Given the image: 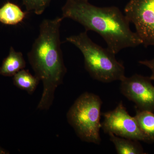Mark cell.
I'll list each match as a JSON object with an SVG mask.
<instances>
[{"label":"cell","instance_id":"1","mask_svg":"<svg viewBox=\"0 0 154 154\" xmlns=\"http://www.w3.org/2000/svg\"><path fill=\"white\" fill-rule=\"evenodd\" d=\"M62 11L63 19H72L86 31L99 34L107 48L116 54L125 48L142 44L137 33L131 30L129 20L117 7H97L89 0H66Z\"/></svg>","mask_w":154,"mask_h":154},{"label":"cell","instance_id":"2","mask_svg":"<svg viewBox=\"0 0 154 154\" xmlns=\"http://www.w3.org/2000/svg\"><path fill=\"white\" fill-rule=\"evenodd\" d=\"M62 17L45 19L39 26V33L28 53V61L35 75L42 82L43 92L37 108L47 110L52 105L54 93L62 83L66 69L61 48L60 28Z\"/></svg>","mask_w":154,"mask_h":154},{"label":"cell","instance_id":"3","mask_svg":"<svg viewBox=\"0 0 154 154\" xmlns=\"http://www.w3.org/2000/svg\"><path fill=\"white\" fill-rule=\"evenodd\" d=\"M87 32L66 38L81 51L87 71L92 78L102 82L121 81L125 77L124 66L116 60L114 53L92 41Z\"/></svg>","mask_w":154,"mask_h":154},{"label":"cell","instance_id":"4","mask_svg":"<svg viewBox=\"0 0 154 154\" xmlns=\"http://www.w3.org/2000/svg\"><path fill=\"white\" fill-rule=\"evenodd\" d=\"M102 102L95 94L85 93L75 101L67 114L69 124L84 141L99 144Z\"/></svg>","mask_w":154,"mask_h":154},{"label":"cell","instance_id":"5","mask_svg":"<svg viewBox=\"0 0 154 154\" xmlns=\"http://www.w3.org/2000/svg\"><path fill=\"white\" fill-rule=\"evenodd\" d=\"M104 120L101 128L106 133H112L117 136L133 140L153 143L143 132L134 117L129 115L122 102L114 110L103 113Z\"/></svg>","mask_w":154,"mask_h":154},{"label":"cell","instance_id":"6","mask_svg":"<svg viewBox=\"0 0 154 154\" xmlns=\"http://www.w3.org/2000/svg\"><path fill=\"white\" fill-rule=\"evenodd\" d=\"M124 13L134 25L142 45L154 46V0H130Z\"/></svg>","mask_w":154,"mask_h":154},{"label":"cell","instance_id":"7","mask_svg":"<svg viewBox=\"0 0 154 154\" xmlns=\"http://www.w3.org/2000/svg\"><path fill=\"white\" fill-rule=\"evenodd\" d=\"M122 93L134 102L136 108L142 110H154V86L149 77L135 74L125 77L121 81Z\"/></svg>","mask_w":154,"mask_h":154},{"label":"cell","instance_id":"8","mask_svg":"<svg viewBox=\"0 0 154 154\" xmlns=\"http://www.w3.org/2000/svg\"><path fill=\"white\" fill-rule=\"evenodd\" d=\"M26 67V61L21 52H17L11 47L8 55L4 59L0 67V75L12 77Z\"/></svg>","mask_w":154,"mask_h":154},{"label":"cell","instance_id":"9","mask_svg":"<svg viewBox=\"0 0 154 154\" xmlns=\"http://www.w3.org/2000/svg\"><path fill=\"white\" fill-rule=\"evenodd\" d=\"M27 15L19 6L8 2L0 8V22L6 25H15L22 22Z\"/></svg>","mask_w":154,"mask_h":154},{"label":"cell","instance_id":"10","mask_svg":"<svg viewBox=\"0 0 154 154\" xmlns=\"http://www.w3.org/2000/svg\"><path fill=\"white\" fill-rule=\"evenodd\" d=\"M110 140L115 146L119 154H146L139 141L117 136L112 133L108 134Z\"/></svg>","mask_w":154,"mask_h":154},{"label":"cell","instance_id":"11","mask_svg":"<svg viewBox=\"0 0 154 154\" xmlns=\"http://www.w3.org/2000/svg\"><path fill=\"white\" fill-rule=\"evenodd\" d=\"M13 77L14 85L30 94L35 91L40 81L36 76L30 73L28 70L24 69L18 72Z\"/></svg>","mask_w":154,"mask_h":154},{"label":"cell","instance_id":"12","mask_svg":"<svg viewBox=\"0 0 154 154\" xmlns=\"http://www.w3.org/2000/svg\"><path fill=\"white\" fill-rule=\"evenodd\" d=\"M134 117L141 130L154 143V113L152 111L136 109Z\"/></svg>","mask_w":154,"mask_h":154},{"label":"cell","instance_id":"13","mask_svg":"<svg viewBox=\"0 0 154 154\" xmlns=\"http://www.w3.org/2000/svg\"><path fill=\"white\" fill-rule=\"evenodd\" d=\"M52 0H22L23 5L28 12L41 15L49 6Z\"/></svg>","mask_w":154,"mask_h":154},{"label":"cell","instance_id":"14","mask_svg":"<svg viewBox=\"0 0 154 154\" xmlns=\"http://www.w3.org/2000/svg\"><path fill=\"white\" fill-rule=\"evenodd\" d=\"M139 63L147 67L152 72V74L149 78L152 81H154V58L150 60H140Z\"/></svg>","mask_w":154,"mask_h":154},{"label":"cell","instance_id":"15","mask_svg":"<svg viewBox=\"0 0 154 154\" xmlns=\"http://www.w3.org/2000/svg\"><path fill=\"white\" fill-rule=\"evenodd\" d=\"M8 152L5 149L2 148V147L0 146V154H9Z\"/></svg>","mask_w":154,"mask_h":154}]
</instances>
